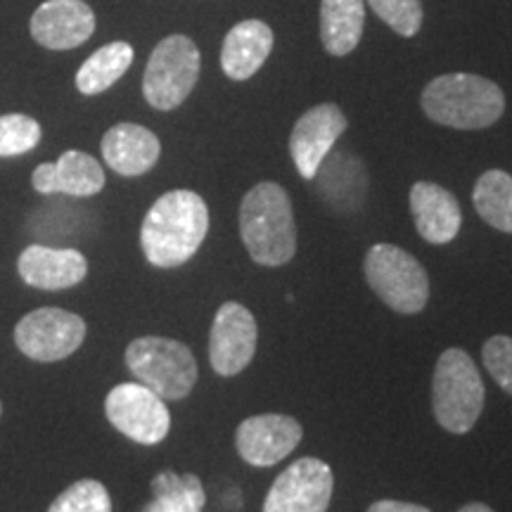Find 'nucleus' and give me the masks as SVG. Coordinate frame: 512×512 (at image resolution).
<instances>
[{"label": "nucleus", "mask_w": 512, "mask_h": 512, "mask_svg": "<svg viewBox=\"0 0 512 512\" xmlns=\"http://www.w3.org/2000/svg\"><path fill=\"white\" fill-rule=\"evenodd\" d=\"M370 8L389 29L411 38L422 27V0H368Z\"/></svg>", "instance_id": "a878e982"}, {"label": "nucleus", "mask_w": 512, "mask_h": 512, "mask_svg": "<svg viewBox=\"0 0 512 512\" xmlns=\"http://www.w3.org/2000/svg\"><path fill=\"white\" fill-rule=\"evenodd\" d=\"M335 479L325 460L299 458L268 489L264 512H328Z\"/></svg>", "instance_id": "9d476101"}, {"label": "nucleus", "mask_w": 512, "mask_h": 512, "mask_svg": "<svg viewBox=\"0 0 512 512\" xmlns=\"http://www.w3.org/2000/svg\"><path fill=\"white\" fill-rule=\"evenodd\" d=\"M31 183L43 195L93 197L105 188V171L100 162L81 150H67L55 164L36 166Z\"/></svg>", "instance_id": "f3484780"}, {"label": "nucleus", "mask_w": 512, "mask_h": 512, "mask_svg": "<svg viewBox=\"0 0 512 512\" xmlns=\"http://www.w3.org/2000/svg\"><path fill=\"white\" fill-rule=\"evenodd\" d=\"M366 280L380 302L403 316H413L430 302V278L413 254L396 245H373L363 261Z\"/></svg>", "instance_id": "423d86ee"}, {"label": "nucleus", "mask_w": 512, "mask_h": 512, "mask_svg": "<svg viewBox=\"0 0 512 512\" xmlns=\"http://www.w3.org/2000/svg\"><path fill=\"white\" fill-rule=\"evenodd\" d=\"M273 50V29L261 19H242L228 31L221 48V69L228 79L247 81L264 67Z\"/></svg>", "instance_id": "6ab92c4d"}, {"label": "nucleus", "mask_w": 512, "mask_h": 512, "mask_svg": "<svg viewBox=\"0 0 512 512\" xmlns=\"http://www.w3.org/2000/svg\"><path fill=\"white\" fill-rule=\"evenodd\" d=\"M105 413L114 430L145 446L164 441L171 430V415L164 399L140 382L117 384L107 394Z\"/></svg>", "instance_id": "6e6552de"}, {"label": "nucleus", "mask_w": 512, "mask_h": 512, "mask_svg": "<svg viewBox=\"0 0 512 512\" xmlns=\"http://www.w3.org/2000/svg\"><path fill=\"white\" fill-rule=\"evenodd\" d=\"M48 512H112V498L98 479H81L64 489Z\"/></svg>", "instance_id": "b1692460"}, {"label": "nucleus", "mask_w": 512, "mask_h": 512, "mask_svg": "<svg viewBox=\"0 0 512 512\" xmlns=\"http://www.w3.org/2000/svg\"><path fill=\"white\" fill-rule=\"evenodd\" d=\"M95 34V12L83 0H46L31 17V36L48 50L79 48Z\"/></svg>", "instance_id": "4468645a"}, {"label": "nucleus", "mask_w": 512, "mask_h": 512, "mask_svg": "<svg viewBox=\"0 0 512 512\" xmlns=\"http://www.w3.org/2000/svg\"><path fill=\"white\" fill-rule=\"evenodd\" d=\"M302 437V425L290 415L264 413L240 422L235 432V448L247 465L271 467L290 456Z\"/></svg>", "instance_id": "ddd939ff"}, {"label": "nucleus", "mask_w": 512, "mask_h": 512, "mask_svg": "<svg viewBox=\"0 0 512 512\" xmlns=\"http://www.w3.org/2000/svg\"><path fill=\"white\" fill-rule=\"evenodd\" d=\"M486 389L467 351L453 347L439 356L432 377V411L446 432L467 434L484 411Z\"/></svg>", "instance_id": "20e7f679"}, {"label": "nucleus", "mask_w": 512, "mask_h": 512, "mask_svg": "<svg viewBox=\"0 0 512 512\" xmlns=\"http://www.w3.org/2000/svg\"><path fill=\"white\" fill-rule=\"evenodd\" d=\"M240 238L259 266L290 264L297 254V223L283 185L264 181L247 192L240 204Z\"/></svg>", "instance_id": "f03ea898"}, {"label": "nucleus", "mask_w": 512, "mask_h": 512, "mask_svg": "<svg viewBox=\"0 0 512 512\" xmlns=\"http://www.w3.org/2000/svg\"><path fill=\"white\" fill-rule=\"evenodd\" d=\"M259 328L247 306L226 302L216 311L209 332L211 368L223 377H233L245 370L256 354Z\"/></svg>", "instance_id": "9b49d317"}, {"label": "nucleus", "mask_w": 512, "mask_h": 512, "mask_svg": "<svg viewBox=\"0 0 512 512\" xmlns=\"http://www.w3.org/2000/svg\"><path fill=\"white\" fill-rule=\"evenodd\" d=\"M0 415H3V403H0Z\"/></svg>", "instance_id": "c756f323"}, {"label": "nucleus", "mask_w": 512, "mask_h": 512, "mask_svg": "<svg viewBox=\"0 0 512 512\" xmlns=\"http://www.w3.org/2000/svg\"><path fill=\"white\" fill-rule=\"evenodd\" d=\"M347 126V114L335 102H323L299 117L290 136V155L299 176L306 181H313L318 176L325 157L330 155Z\"/></svg>", "instance_id": "f8f14e48"}, {"label": "nucleus", "mask_w": 512, "mask_h": 512, "mask_svg": "<svg viewBox=\"0 0 512 512\" xmlns=\"http://www.w3.org/2000/svg\"><path fill=\"white\" fill-rule=\"evenodd\" d=\"M41 143V124L27 114L0 117V157L27 155Z\"/></svg>", "instance_id": "393cba45"}, {"label": "nucleus", "mask_w": 512, "mask_h": 512, "mask_svg": "<svg viewBox=\"0 0 512 512\" xmlns=\"http://www.w3.org/2000/svg\"><path fill=\"white\" fill-rule=\"evenodd\" d=\"M17 271L27 285L55 292L79 285L88 273V261L76 249L31 245L19 254Z\"/></svg>", "instance_id": "2eb2a0df"}, {"label": "nucleus", "mask_w": 512, "mask_h": 512, "mask_svg": "<svg viewBox=\"0 0 512 512\" xmlns=\"http://www.w3.org/2000/svg\"><path fill=\"white\" fill-rule=\"evenodd\" d=\"M133 46L126 41H114L102 46L88 57L76 72V88L81 95H100L112 88L133 64Z\"/></svg>", "instance_id": "412c9836"}, {"label": "nucleus", "mask_w": 512, "mask_h": 512, "mask_svg": "<svg viewBox=\"0 0 512 512\" xmlns=\"http://www.w3.org/2000/svg\"><path fill=\"white\" fill-rule=\"evenodd\" d=\"M152 503L143 512H202L207 496L204 486L195 475H176L164 470L152 479Z\"/></svg>", "instance_id": "5701e85b"}, {"label": "nucleus", "mask_w": 512, "mask_h": 512, "mask_svg": "<svg viewBox=\"0 0 512 512\" xmlns=\"http://www.w3.org/2000/svg\"><path fill=\"white\" fill-rule=\"evenodd\" d=\"M366 27V0H323L320 43L332 57L354 53Z\"/></svg>", "instance_id": "aec40b11"}, {"label": "nucleus", "mask_w": 512, "mask_h": 512, "mask_svg": "<svg viewBox=\"0 0 512 512\" xmlns=\"http://www.w3.org/2000/svg\"><path fill=\"white\" fill-rule=\"evenodd\" d=\"M411 214L420 238L432 245H446L456 240L463 226V211L453 192L437 183L418 181L411 188Z\"/></svg>", "instance_id": "dca6fc26"}, {"label": "nucleus", "mask_w": 512, "mask_h": 512, "mask_svg": "<svg viewBox=\"0 0 512 512\" xmlns=\"http://www.w3.org/2000/svg\"><path fill=\"white\" fill-rule=\"evenodd\" d=\"M133 377L164 401H181L197 382V361L183 342L169 337H138L126 347Z\"/></svg>", "instance_id": "39448f33"}, {"label": "nucleus", "mask_w": 512, "mask_h": 512, "mask_svg": "<svg viewBox=\"0 0 512 512\" xmlns=\"http://www.w3.org/2000/svg\"><path fill=\"white\" fill-rule=\"evenodd\" d=\"M458 512H494L486 503H467Z\"/></svg>", "instance_id": "c85d7f7f"}, {"label": "nucleus", "mask_w": 512, "mask_h": 512, "mask_svg": "<svg viewBox=\"0 0 512 512\" xmlns=\"http://www.w3.org/2000/svg\"><path fill=\"white\" fill-rule=\"evenodd\" d=\"M484 368L505 394L512 396V337L494 335L482 347Z\"/></svg>", "instance_id": "bb28decb"}, {"label": "nucleus", "mask_w": 512, "mask_h": 512, "mask_svg": "<svg viewBox=\"0 0 512 512\" xmlns=\"http://www.w3.org/2000/svg\"><path fill=\"white\" fill-rule=\"evenodd\" d=\"M368 512H432L430 508L418 503H406V501H392V498H384V501H375L370 505Z\"/></svg>", "instance_id": "cd10ccee"}, {"label": "nucleus", "mask_w": 512, "mask_h": 512, "mask_svg": "<svg viewBox=\"0 0 512 512\" xmlns=\"http://www.w3.org/2000/svg\"><path fill=\"white\" fill-rule=\"evenodd\" d=\"M207 233V202L192 190H169L147 211L140 247L152 266L176 268L197 254Z\"/></svg>", "instance_id": "f257e3e1"}, {"label": "nucleus", "mask_w": 512, "mask_h": 512, "mask_svg": "<svg viewBox=\"0 0 512 512\" xmlns=\"http://www.w3.org/2000/svg\"><path fill=\"white\" fill-rule=\"evenodd\" d=\"M162 145L150 128L140 124H117L102 138V157L119 176H143L159 162Z\"/></svg>", "instance_id": "a211bd4d"}, {"label": "nucleus", "mask_w": 512, "mask_h": 512, "mask_svg": "<svg viewBox=\"0 0 512 512\" xmlns=\"http://www.w3.org/2000/svg\"><path fill=\"white\" fill-rule=\"evenodd\" d=\"M86 339V323L76 313L55 306L36 309L24 316L15 328V342L24 356L41 363L62 361L72 356Z\"/></svg>", "instance_id": "1a4fd4ad"}, {"label": "nucleus", "mask_w": 512, "mask_h": 512, "mask_svg": "<svg viewBox=\"0 0 512 512\" xmlns=\"http://www.w3.org/2000/svg\"><path fill=\"white\" fill-rule=\"evenodd\" d=\"M202 57L195 41L183 34L166 36L152 50L143 76V95L159 112H171L188 100L200 79Z\"/></svg>", "instance_id": "0eeeda50"}, {"label": "nucleus", "mask_w": 512, "mask_h": 512, "mask_svg": "<svg viewBox=\"0 0 512 512\" xmlns=\"http://www.w3.org/2000/svg\"><path fill=\"white\" fill-rule=\"evenodd\" d=\"M422 110L434 124L479 131L494 126L505 112L501 86L479 74H441L427 83L420 98Z\"/></svg>", "instance_id": "7ed1b4c3"}, {"label": "nucleus", "mask_w": 512, "mask_h": 512, "mask_svg": "<svg viewBox=\"0 0 512 512\" xmlns=\"http://www.w3.org/2000/svg\"><path fill=\"white\" fill-rule=\"evenodd\" d=\"M472 202L484 223L512 235V176L508 171H484L472 190Z\"/></svg>", "instance_id": "4be33fe9"}]
</instances>
